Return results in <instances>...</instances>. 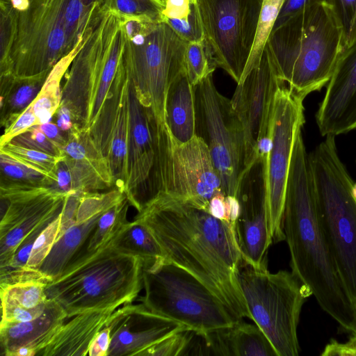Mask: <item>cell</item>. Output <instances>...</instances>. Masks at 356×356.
<instances>
[{
  "mask_svg": "<svg viewBox=\"0 0 356 356\" xmlns=\"http://www.w3.org/2000/svg\"><path fill=\"white\" fill-rule=\"evenodd\" d=\"M134 219L151 230L168 259L200 280L236 318L252 319L238 282L244 261L229 222L165 193L157 194Z\"/></svg>",
  "mask_w": 356,
  "mask_h": 356,
  "instance_id": "1",
  "label": "cell"
},
{
  "mask_svg": "<svg viewBox=\"0 0 356 356\" xmlns=\"http://www.w3.org/2000/svg\"><path fill=\"white\" fill-rule=\"evenodd\" d=\"M25 11L1 0V79L45 80L92 31L112 0H29Z\"/></svg>",
  "mask_w": 356,
  "mask_h": 356,
  "instance_id": "2",
  "label": "cell"
},
{
  "mask_svg": "<svg viewBox=\"0 0 356 356\" xmlns=\"http://www.w3.org/2000/svg\"><path fill=\"white\" fill-rule=\"evenodd\" d=\"M283 229L291 272L321 308L343 329L356 334V307L337 268L316 202L309 154L302 131L296 138L287 179Z\"/></svg>",
  "mask_w": 356,
  "mask_h": 356,
  "instance_id": "3",
  "label": "cell"
},
{
  "mask_svg": "<svg viewBox=\"0 0 356 356\" xmlns=\"http://www.w3.org/2000/svg\"><path fill=\"white\" fill-rule=\"evenodd\" d=\"M266 44L280 78L303 99L326 86L345 49L341 24L328 3L301 10L273 30Z\"/></svg>",
  "mask_w": 356,
  "mask_h": 356,
  "instance_id": "4",
  "label": "cell"
},
{
  "mask_svg": "<svg viewBox=\"0 0 356 356\" xmlns=\"http://www.w3.org/2000/svg\"><path fill=\"white\" fill-rule=\"evenodd\" d=\"M142 259L111 246L71 262L47 282L48 299L56 302L67 318L79 314L117 309L132 303L143 287Z\"/></svg>",
  "mask_w": 356,
  "mask_h": 356,
  "instance_id": "5",
  "label": "cell"
},
{
  "mask_svg": "<svg viewBox=\"0 0 356 356\" xmlns=\"http://www.w3.org/2000/svg\"><path fill=\"white\" fill-rule=\"evenodd\" d=\"M125 41L122 15L107 8L65 74L60 106L90 135L109 98Z\"/></svg>",
  "mask_w": 356,
  "mask_h": 356,
  "instance_id": "6",
  "label": "cell"
},
{
  "mask_svg": "<svg viewBox=\"0 0 356 356\" xmlns=\"http://www.w3.org/2000/svg\"><path fill=\"white\" fill-rule=\"evenodd\" d=\"M327 136L309 154L320 222L341 278L356 307V197L354 181Z\"/></svg>",
  "mask_w": 356,
  "mask_h": 356,
  "instance_id": "7",
  "label": "cell"
},
{
  "mask_svg": "<svg viewBox=\"0 0 356 356\" xmlns=\"http://www.w3.org/2000/svg\"><path fill=\"white\" fill-rule=\"evenodd\" d=\"M143 284L142 304L197 336L241 321L200 280L167 258L143 264Z\"/></svg>",
  "mask_w": 356,
  "mask_h": 356,
  "instance_id": "8",
  "label": "cell"
},
{
  "mask_svg": "<svg viewBox=\"0 0 356 356\" xmlns=\"http://www.w3.org/2000/svg\"><path fill=\"white\" fill-rule=\"evenodd\" d=\"M187 44L163 21L132 36L126 35L122 57L131 84L157 134L166 127L165 104L168 87L186 70Z\"/></svg>",
  "mask_w": 356,
  "mask_h": 356,
  "instance_id": "9",
  "label": "cell"
},
{
  "mask_svg": "<svg viewBox=\"0 0 356 356\" xmlns=\"http://www.w3.org/2000/svg\"><path fill=\"white\" fill-rule=\"evenodd\" d=\"M238 282L252 321L263 331L277 356H296L300 350L297 327L303 304L312 296L292 272L270 273L243 262Z\"/></svg>",
  "mask_w": 356,
  "mask_h": 356,
  "instance_id": "10",
  "label": "cell"
},
{
  "mask_svg": "<svg viewBox=\"0 0 356 356\" xmlns=\"http://www.w3.org/2000/svg\"><path fill=\"white\" fill-rule=\"evenodd\" d=\"M156 148L153 198L165 193L191 201L207 211L210 200L224 194L221 179L201 138L195 135L186 143H179L165 127L157 135Z\"/></svg>",
  "mask_w": 356,
  "mask_h": 356,
  "instance_id": "11",
  "label": "cell"
},
{
  "mask_svg": "<svg viewBox=\"0 0 356 356\" xmlns=\"http://www.w3.org/2000/svg\"><path fill=\"white\" fill-rule=\"evenodd\" d=\"M194 87L195 135L207 145L221 179L225 195L236 196L245 171V140L241 123L231 99L220 94L213 74Z\"/></svg>",
  "mask_w": 356,
  "mask_h": 356,
  "instance_id": "12",
  "label": "cell"
},
{
  "mask_svg": "<svg viewBox=\"0 0 356 356\" xmlns=\"http://www.w3.org/2000/svg\"><path fill=\"white\" fill-rule=\"evenodd\" d=\"M263 1L196 0L209 55L236 83L253 47Z\"/></svg>",
  "mask_w": 356,
  "mask_h": 356,
  "instance_id": "13",
  "label": "cell"
},
{
  "mask_svg": "<svg viewBox=\"0 0 356 356\" xmlns=\"http://www.w3.org/2000/svg\"><path fill=\"white\" fill-rule=\"evenodd\" d=\"M303 99L286 83L277 89L271 123L272 148L266 160V194L269 233L273 243L285 240L283 214L294 142L305 124Z\"/></svg>",
  "mask_w": 356,
  "mask_h": 356,
  "instance_id": "14",
  "label": "cell"
},
{
  "mask_svg": "<svg viewBox=\"0 0 356 356\" xmlns=\"http://www.w3.org/2000/svg\"><path fill=\"white\" fill-rule=\"evenodd\" d=\"M70 193L54 185L10 179L1 182L0 268L10 264L26 236L60 213Z\"/></svg>",
  "mask_w": 356,
  "mask_h": 356,
  "instance_id": "15",
  "label": "cell"
},
{
  "mask_svg": "<svg viewBox=\"0 0 356 356\" xmlns=\"http://www.w3.org/2000/svg\"><path fill=\"white\" fill-rule=\"evenodd\" d=\"M283 83L267 44L259 63L237 83L231 103L243 129L245 170L257 159L259 141L271 134L275 97Z\"/></svg>",
  "mask_w": 356,
  "mask_h": 356,
  "instance_id": "16",
  "label": "cell"
},
{
  "mask_svg": "<svg viewBox=\"0 0 356 356\" xmlns=\"http://www.w3.org/2000/svg\"><path fill=\"white\" fill-rule=\"evenodd\" d=\"M266 160L258 157L243 173L236 197L240 213L235 232L243 259L255 269H268L269 233L266 194Z\"/></svg>",
  "mask_w": 356,
  "mask_h": 356,
  "instance_id": "17",
  "label": "cell"
},
{
  "mask_svg": "<svg viewBox=\"0 0 356 356\" xmlns=\"http://www.w3.org/2000/svg\"><path fill=\"white\" fill-rule=\"evenodd\" d=\"M130 85L131 81L122 54L109 98L90 134L95 144L108 162L115 187L122 192L127 182Z\"/></svg>",
  "mask_w": 356,
  "mask_h": 356,
  "instance_id": "18",
  "label": "cell"
},
{
  "mask_svg": "<svg viewBox=\"0 0 356 356\" xmlns=\"http://www.w3.org/2000/svg\"><path fill=\"white\" fill-rule=\"evenodd\" d=\"M63 151L54 184L60 191L87 193L115 187L108 162L89 133L73 124Z\"/></svg>",
  "mask_w": 356,
  "mask_h": 356,
  "instance_id": "19",
  "label": "cell"
},
{
  "mask_svg": "<svg viewBox=\"0 0 356 356\" xmlns=\"http://www.w3.org/2000/svg\"><path fill=\"white\" fill-rule=\"evenodd\" d=\"M106 326L111 332L107 356H140L161 339L187 327L151 312L142 303L126 304L114 311Z\"/></svg>",
  "mask_w": 356,
  "mask_h": 356,
  "instance_id": "20",
  "label": "cell"
},
{
  "mask_svg": "<svg viewBox=\"0 0 356 356\" xmlns=\"http://www.w3.org/2000/svg\"><path fill=\"white\" fill-rule=\"evenodd\" d=\"M323 136L356 129V42L342 52L316 114Z\"/></svg>",
  "mask_w": 356,
  "mask_h": 356,
  "instance_id": "21",
  "label": "cell"
},
{
  "mask_svg": "<svg viewBox=\"0 0 356 356\" xmlns=\"http://www.w3.org/2000/svg\"><path fill=\"white\" fill-rule=\"evenodd\" d=\"M67 314L54 300L48 299L44 312L38 318L26 322L0 324V343L6 356H14L22 347L31 349L35 355L58 332Z\"/></svg>",
  "mask_w": 356,
  "mask_h": 356,
  "instance_id": "22",
  "label": "cell"
},
{
  "mask_svg": "<svg viewBox=\"0 0 356 356\" xmlns=\"http://www.w3.org/2000/svg\"><path fill=\"white\" fill-rule=\"evenodd\" d=\"M116 309L92 310L79 314L66 324L36 355L81 356L88 355L89 348L98 332Z\"/></svg>",
  "mask_w": 356,
  "mask_h": 356,
  "instance_id": "23",
  "label": "cell"
},
{
  "mask_svg": "<svg viewBox=\"0 0 356 356\" xmlns=\"http://www.w3.org/2000/svg\"><path fill=\"white\" fill-rule=\"evenodd\" d=\"M200 337L216 355L277 356L263 331L256 324L242 320Z\"/></svg>",
  "mask_w": 356,
  "mask_h": 356,
  "instance_id": "24",
  "label": "cell"
},
{
  "mask_svg": "<svg viewBox=\"0 0 356 356\" xmlns=\"http://www.w3.org/2000/svg\"><path fill=\"white\" fill-rule=\"evenodd\" d=\"M165 121L171 136L179 143H186L195 136L194 87L186 70L178 74L168 87Z\"/></svg>",
  "mask_w": 356,
  "mask_h": 356,
  "instance_id": "25",
  "label": "cell"
},
{
  "mask_svg": "<svg viewBox=\"0 0 356 356\" xmlns=\"http://www.w3.org/2000/svg\"><path fill=\"white\" fill-rule=\"evenodd\" d=\"M102 213L84 222L75 223L58 236L50 252L38 268L48 282L62 274L81 250Z\"/></svg>",
  "mask_w": 356,
  "mask_h": 356,
  "instance_id": "26",
  "label": "cell"
},
{
  "mask_svg": "<svg viewBox=\"0 0 356 356\" xmlns=\"http://www.w3.org/2000/svg\"><path fill=\"white\" fill-rule=\"evenodd\" d=\"M110 245L122 253L142 259L143 264H151L166 258L151 230L136 219L124 224Z\"/></svg>",
  "mask_w": 356,
  "mask_h": 356,
  "instance_id": "27",
  "label": "cell"
},
{
  "mask_svg": "<svg viewBox=\"0 0 356 356\" xmlns=\"http://www.w3.org/2000/svg\"><path fill=\"white\" fill-rule=\"evenodd\" d=\"M84 40L53 67L36 98L31 104L38 125L50 122L60 106L62 100L61 81L74 58L82 47Z\"/></svg>",
  "mask_w": 356,
  "mask_h": 356,
  "instance_id": "28",
  "label": "cell"
},
{
  "mask_svg": "<svg viewBox=\"0 0 356 356\" xmlns=\"http://www.w3.org/2000/svg\"><path fill=\"white\" fill-rule=\"evenodd\" d=\"M45 80L1 79V124L9 126L36 98Z\"/></svg>",
  "mask_w": 356,
  "mask_h": 356,
  "instance_id": "29",
  "label": "cell"
},
{
  "mask_svg": "<svg viewBox=\"0 0 356 356\" xmlns=\"http://www.w3.org/2000/svg\"><path fill=\"white\" fill-rule=\"evenodd\" d=\"M130 205L126 197L103 213L92 233L70 263L108 245L124 225L128 222L127 215Z\"/></svg>",
  "mask_w": 356,
  "mask_h": 356,
  "instance_id": "30",
  "label": "cell"
},
{
  "mask_svg": "<svg viewBox=\"0 0 356 356\" xmlns=\"http://www.w3.org/2000/svg\"><path fill=\"white\" fill-rule=\"evenodd\" d=\"M0 152L6 154L28 168L40 172L54 181L55 184L57 166L63 157L22 147L11 141L0 146Z\"/></svg>",
  "mask_w": 356,
  "mask_h": 356,
  "instance_id": "31",
  "label": "cell"
},
{
  "mask_svg": "<svg viewBox=\"0 0 356 356\" xmlns=\"http://www.w3.org/2000/svg\"><path fill=\"white\" fill-rule=\"evenodd\" d=\"M47 282L28 281L1 286V303H8L27 309L36 307L47 300L45 293Z\"/></svg>",
  "mask_w": 356,
  "mask_h": 356,
  "instance_id": "32",
  "label": "cell"
},
{
  "mask_svg": "<svg viewBox=\"0 0 356 356\" xmlns=\"http://www.w3.org/2000/svg\"><path fill=\"white\" fill-rule=\"evenodd\" d=\"M284 1V0L263 1L254 42L242 76L260 60Z\"/></svg>",
  "mask_w": 356,
  "mask_h": 356,
  "instance_id": "33",
  "label": "cell"
},
{
  "mask_svg": "<svg viewBox=\"0 0 356 356\" xmlns=\"http://www.w3.org/2000/svg\"><path fill=\"white\" fill-rule=\"evenodd\" d=\"M126 197L125 193L117 187L106 193H81L76 211V223L84 222L106 211Z\"/></svg>",
  "mask_w": 356,
  "mask_h": 356,
  "instance_id": "34",
  "label": "cell"
},
{
  "mask_svg": "<svg viewBox=\"0 0 356 356\" xmlns=\"http://www.w3.org/2000/svg\"><path fill=\"white\" fill-rule=\"evenodd\" d=\"M185 66L188 78L193 86L213 73L216 66L209 55L204 40L187 44Z\"/></svg>",
  "mask_w": 356,
  "mask_h": 356,
  "instance_id": "35",
  "label": "cell"
},
{
  "mask_svg": "<svg viewBox=\"0 0 356 356\" xmlns=\"http://www.w3.org/2000/svg\"><path fill=\"white\" fill-rule=\"evenodd\" d=\"M60 213L40 232L36 238L27 262V268L40 273L39 267L50 252L60 229Z\"/></svg>",
  "mask_w": 356,
  "mask_h": 356,
  "instance_id": "36",
  "label": "cell"
},
{
  "mask_svg": "<svg viewBox=\"0 0 356 356\" xmlns=\"http://www.w3.org/2000/svg\"><path fill=\"white\" fill-rule=\"evenodd\" d=\"M195 332L189 328L175 332L145 350L140 356H177L186 354Z\"/></svg>",
  "mask_w": 356,
  "mask_h": 356,
  "instance_id": "37",
  "label": "cell"
},
{
  "mask_svg": "<svg viewBox=\"0 0 356 356\" xmlns=\"http://www.w3.org/2000/svg\"><path fill=\"white\" fill-rule=\"evenodd\" d=\"M1 176L8 179L32 184L54 185V181L40 172L19 163L12 157L0 152Z\"/></svg>",
  "mask_w": 356,
  "mask_h": 356,
  "instance_id": "38",
  "label": "cell"
},
{
  "mask_svg": "<svg viewBox=\"0 0 356 356\" xmlns=\"http://www.w3.org/2000/svg\"><path fill=\"white\" fill-rule=\"evenodd\" d=\"M11 142L22 147L36 149L55 156L63 157V149L48 138L40 129L38 125L32 127L16 136Z\"/></svg>",
  "mask_w": 356,
  "mask_h": 356,
  "instance_id": "39",
  "label": "cell"
},
{
  "mask_svg": "<svg viewBox=\"0 0 356 356\" xmlns=\"http://www.w3.org/2000/svg\"><path fill=\"white\" fill-rule=\"evenodd\" d=\"M111 8L123 16H145L162 21L163 6L154 0H112Z\"/></svg>",
  "mask_w": 356,
  "mask_h": 356,
  "instance_id": "40",
  "label": "cell"
},
{
  "mask_svg": "<svg viewBox=\"0 0 356 356\" xmlns=\"http://www.w3.org/2000/svg\"><path fill=\"white\" fill-rule=\"evenodd\" d=\"M332 7L343 29L345 49L348 48L356 42V0H332Z\"/></svg>",
  "mask_w": 356,
  "mask_h": 356,
  "instance_id": "41",
  "label": "cell"
},
{
  "mask_svg": "<svg viewBox=\"0 0 356 356\" xmlns=\"http://www.w3.org/2000/svg\"><path fill=\"white\" fill-rule=\"evenodd\" d=\"M162 21L165 22L181 39L187 43L204 40L196 3L187 18L181 19L164 18Z\"/></svg>",
  "mask_w": 356,
  "mask_h": 356,
  "instance_id": "42",
  "label": "cell"
},
{
  "mask_svg": "<svg viewBox=\"0 0 356 356\" xmlns=\"http://www.w3.org/2000/svg\"><path fill=\"white\" fill-rule=\"evenodd\" d=\"M35 125H38V120L33 112L32 104H30L9 126L4 129L0 138V146L9 143L16 136Z\"/></svg>",
  "mask_w": 356,
  "mask_h": 356,
  "instance_id": "43",
  "label": "cell"
},
{
  "mask_svg": "<svg viewBox=\"0 0 356 356\" xmlns=\"http://www.w3.org/2000/svg\"><path fill=\"white\" fill-rule=\"evenodd\" d=\"M47 302L36 307L27 309L20 306L1 303V321L6 323H20L32 321L44 312Z\"/></svg>",
  "mask_w": 356,
  "mask_h": 356,
  "instance_id": "44",
  "label": "cell"
},
{
  "mask_svg": "<svg viewBox=\"0 0 356 356\" xmlns=\"http://www.w3.org/2000/svg\"><path fill=\"white\" fill-rule=\"evenodd\" d=\"M320 3H328L332 6V0H284L273 30L280 27L301 10Z\"/></svg>",
  "mask_w": 356,
  "mask_h": 356,
  "instance_id": "45",
  "label": "cell"
},
{
  "mask_svg": "<svg viewBox=\"0 0 356 356\" xmlns=\"http://www.w3.org/2000/svg\"><path fill=\"white\" fill-rule=\"evenodd\" d=\"M195 3L196 0H165L161 13L162 19L187 18L191 13Z\"/></svg>",
  "mask_w": 356,
  "mask_h": 356,
  "instance_id": "46",
  "label": "cell"
},
{
  "mask_svg": "<svg viewBox=\"0 0 356 356\" xmlns=\"http://www.w3.org/2000/svg\"><path fill=\"white\" fill-rule=\"evenodd\" d=\"M322 356H356V335L352 334L346 343L332 340L325 347Z\"/></svg>",
  "mask_w": 356,
  "mask_h": 356,
  "instance_id": "47",
  "label": "cell"
},
{
  "mask_svg": "<svg viewBox=\"0 0 356 356\" xmlns=\"http://www.w3.org/2000/svg\"><path fill=\"white\" fill-rule=\"evenodd\" d=\"M111 343L110 329L105 326L96 335L89 348L90 356H107Z\"/></svg>",
  "mask_w": 356,
  "mask_h": 356,
  "instance_id": "48",
  "label": "cell"
},
{
  "mask_svg": "<svg viewBox=\"0 0 356 356\" xmlns=\"http://www.w3.org/2000/svg\"><path fill=\"white\" fill-rule=\"evenodd\" d=\"M225 199L222 193L213 196L209 201L207 211L215 218L228 222Z\"/></svg>",
  "mask_w": 356,
  "mask_h": 356,
  "instance_id": "49",
  "label": "cell"
},
{
  "mask_svg": "<svg viewBox=\"0 0 356 356\" xmlns=\"http://www.w3.org/2000/svg\"><path fill=\"white\" fill-rule=\"evenodd\" d=\"M40 129L46 136L60 146L62 149L67 143V134L65 136L61 134L60 129L57 124L53 122H48L38 125Z\"/></svg>",
  "mask_w": 356,
  "mask_h": 356,
  "instance_id": "50",
  "label": "cell"
},
{
  "mask_svg": "<svg viewBox=\"0 0 356 356\" xmlns=\"http://www.w3.org/2000/svg\"><path fill=\"white\" fill-rule=\"evenodd\" d=\"M225 200L227 220L235 228V225L240 213L239 202L236 197L233 195H226Z\"/></svg>",
  "mask_w": 356,
  "mask_h": 356,
  "instance_id": "51",
  "label": "cell"
},
{
  "mask_svg": "<svg viewBox=\"0 0 356 356\" xmlns=\"http://www.w3.org/2000/svg\"><path fill=\"white\" fill-rule=\"evenodd\" d=\"M56 114L57 126L62 131L67 132L73 126L70 110L65 106H60Z\"/></svg>",
  "mask_w": 356,
  "mask_h": 356,
  "instance_id": "52",
  "label": "cell"
},
{
  "mask_svg": "<svg viewBox=\"0 0 356 356\" xmlns=\"http://www.w3.org/2000/svg\"><path fill=\"white\" fill-rule=\"evenodd\" d=\"M12 7L17 11H25L29 7V0H10Z\"/></svg>",
  "mask_w": 356,
  "mask_h": 356,
  "instance_id": "53",
  "label": "cell"
},
{
  "mask_svg": "<svg viewBox=\"0 0 356 356\" xmlns=\"http://www.w3.org/2000/svg\"><path fill=\"white\" fill-rule=\"evenodd\" d=\"M35 355L34 352L26 347H22L19 348L15 353L14 356H33Z\"/></svg>",
  "mask_w": 356,
  "mask_h": 356,
  "instance_id": "54",
  "label": "cell"
},
{
  "mask_svg": "<svg viewBox=\"0 0 356 356\" xmlns=\"http://www.w3.org/2000/svg\"><path fill=\"white\" fill-rule=\"evenodd\" d=\"M353 193L354 196L356 197V182H354V184H353Z\"/></svg>",
  "mask_w": 356,
  "mask_h": 356,
  "instance_id": "55",
  "label": "cell"
},
{
  "mask_svg": "<svg viewBox=\"0 0 356 356\" xmlns=\"http://www.w3.org/2000/svg\"><path fill=\"white\" fill-rule=\"evenodd\" d=\"M162 1H163L164 2V3H165V0H162Z\"/></svg>",
  "mask_w": 356,
  "mask_h": 356,
  "instance_id": "56",
  "label": "cell"
},
{
  "mask_svg": "<svg viewBox=\"0 0 356 356\" xmlns=\"http://www.w3.org/2000/svg\"><path fill=\"white\" fill-rule=\"evenodd\" d=\"M355 162H356V159H355Z\"/></svg>",
  "mask_w": 356,
  "mask_h": 356,
  "instance_id": "57",
  "label": "cell"
},
{
  "mask_svg": "<svg viewBox=\"0 0 356 356\" xmlns=\"http://www.w3.org/2000/svg\"><path fill=\"white\" fill-rule=\"evenodd\" d=\"M355 335H356V334H355Z\"/></svg>",
  "mask_w": 356,
  "mask_h": 356,
  "instance_id": "58",
  "label": "cell"
}]
</instances>
